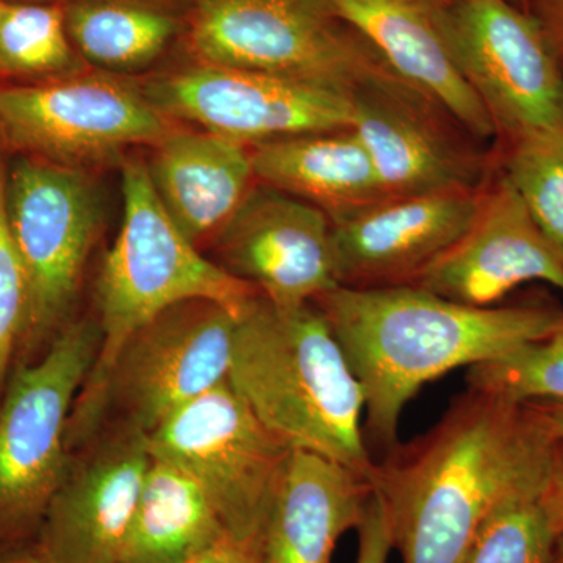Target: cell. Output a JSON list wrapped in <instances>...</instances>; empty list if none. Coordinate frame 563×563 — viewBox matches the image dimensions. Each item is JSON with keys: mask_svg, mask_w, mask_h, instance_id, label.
<instances>
[{"mask_svg": "<svg viewBox=\"0 0 563 563\" xmlns=\"http://www.w3.org/2000/svg\"><path fill=\"white\" fill-rule=\"evenodd\" d=\"M554 459L528 404L468 388L424 435L376 463L393 550L402 563H465L492 507Z\"/></svg>", "mask_w": 563, "mask_h": 563, "instance_id": "obj_1", "label": "cell"}, {"mask_svg": "<svg viewBox=\"0 0 563 563\" xmlns=\"http://www.w3.org/2000/svg\"><path fill=\"white\" fill-rule=\"evenodd\" d=\"M313 303L361 383L366 448L385 454L399 443L404 409L422 385L506 357L563 321V310L550 307L465 306L417 285L336 287Z\"/></svg>", "mask_w": 563, "mask_h": 563, "instance_id": "obj_2", "label": "cell"}, {"mask_svg": "<svg viewBox=\"0 0 563 563\" xmlns=\"http://www.w3.org/2000/svg\"><path fill=\"white\" fill-rule=\"evenodd\" d=\"M229 383L291 451L321 455L373 483L365 396L313 302L285 310L257 296L236 322Z\"/></svg>", "mask_w": 563, "mask_h": 563, "instance_id": "obj_3", "label": "cell"}, {"mask_svg": "<svg viewBox=\"0 0 563 563\" xmlns=\"http://www.w3.org/2000/svg\"><path fill=\"white\" fill-rule=\"evenodd\" d=\"M122 199L120 232L96 285L101 346L74 406L90 401L122 344L169 307L209 299L240 317L261 296L247 282L203 257L180 232L152 187L146 163L139 158L122 166Z\"/></svg>", "mask_w": 563, "mask_h": 563, "instance_id": "obj_4", "label": "cell"}, {"mask_svg": "<svg viewBox=\"0 0 563 563\" xmlns=\"http://www.w3.org/2000/svg\"><path fill=\"white\" fill-rule=\"evenodd\" d=\"M239 314L209 299L169 307L122 344L90 401L73 407L68 453L102 431L150 435L229 379Z\"/></svg>", "mask_w": 563, "mask_h": 563, "instance_id": "obj_5", "label": "cell"}, {"mask_svg": "<svg viewBox=\"0 0 563 563\" xmlns=\"http://www.w3.org/2000/svg\"><path fill=\"white\" fill-rule=\"evenodd\" d=\"M99 346L98 322L81 318L35 362L14 366L0 399V543L38 536L68 466L70 412Z\"/></svg>", "mask_w": 563, "mask_h": 563, "instance_id": "obj_6", "label": "cell"}, {"mask_svg": "<svg viewBox=\"0 0 563 563\" xmlns=\"http://www.w3.org/2000/svg\"><path fill=\"white\" fill-rule=\"evenodd\" d=\"M7 217L27 282L16 363L35 362L69 324L85 266L102 228V198L87 169L13 157Z\"/></svg>", "mask_w": 563, "mask_h": 563, "instance_id": "obj_7", "label": "cell"}, {"mask_svg": "<svg viewBox=\"0 0 563 563\" xmlns=\"http://www.w3.org/2000/svg\"><path fill=\"white\" fill-rule=\"evenodd\" d=\"M188 41L198 63L350 92L391 74L331 0H196Z\"/></svg>", "mask_w": 563, "mask_h": 563, "instance_id": "obj_8", "label": "cell"}, {"mask_svg": "<svg viewBox=\"0 0 563 563\" xmlns=\"http://www.w3.org/2000/svg\"><path fill=\"white\" fill-rule=\"evenodd\" d=\"M152 459L202 488L222 528L255 548L291 450L252 412L228 380L181 407L146 435Z\"/></svg>", "mask_w": 563, "mask_h": 563, "instance_id": "obj_9", "label": "cell"}, {"mask_svg": "<svg viewBox=\"0 0 563 563\" xmlns=\"http://www.w3.org/2000/svg\"><path fill=\"white\" fill-rule=\"evenodd\" d=\"M173 128L144 90L103 74L0 85V152L9 158L85 169L155 146Z\"/></svg>", "mask_w": 563, "mask_h": 563, "instance_id": "obj_10", "label": "cell"}, {"mask_svg": "<svg viewBox=\"0 0 563 563\" xmlns=\"http://www.w3.org/2000/svg\"><path fill=\"white\" fill-rule=\"evenodd\" d=\"M437 21L462 76L510 143L563 129L561 60L509 0H451Z\"/></svg>", "mask_w": 563, "mask_h": 563, "instance_id": "obj_11", "label": "cell"}, {"mask_svg": "<svg viewBox=\"0 0 563 563\" xmlns=\"http://www.w3.org/2000/svg\"><path fill=\"white\" fill-rule=\"evenodd\" d=\"M169 120L252 144L342 131L352 121L351 95L309 81L198 63L144 88Z\"/></svg>", "mask_w": 563, "mask_h": 563, "instance_id": "obj_12", "label": "cell"}, {"mask_svg": "<svg viewBox=\"0 0 563 563\" xmlns=\"http://www.w3.org/2000/svg\"><path fill=\"white\" fill-rule=\"evenodd\" d=\"M213 239L218 265L277 309H296L340 287L331 218L261 181Z\"/></svg>", "mask_w": 563, "mask_h": 563, "instance_id": "obj_13", "label": "cell"}, {"mask_svg": "<svg viewBox=\"0 0 563 563\" xmlns=\"http://www.w3.org/2000/svg\"><path fill=\"white\" fill-rule=\"evenodd\" d=\"M357 133L387 198L483 188L484 162L439 107L393 74L351 91ZM459 129V128H457Z\"/></svg>", "mask_w": 563, "mask_h": 563, "instance_id": "obj_14", "label": "cell"}, {"mask_svg": "<svg viewBox=\"0 0 563 563\" xmlns=\"http://www.w3.org/2000/svg\"><path fill=\"white\" fill-rule=\"evenodd\" d=\"M146 435L99 432L69 454L36 542L49 563H121L144 476Z\"/></svg>", "mask_w": 563, "mask_h": 563, "instance_id": "obj_15", "label": "cell"}, {"mask_svg": "<svg viewBox=\"0 0 563 563\" xmlns=\"http://www.w3.org/2000/svg\"><path fill=\"white\" fill-rule=\"evenodd\" d=\"M484 188L384 198L332 220L340 287L412 285L472 225Z\"/></svg>", "mask_w": 563, "mask_h": 563, "instance_id": "obj_16", "label": "cell"}, {"mask_svg": "<svg viewBox=\"0 0 563 563\" xmlns=\"http://www.w3.org/2000/svg\"><path fill=\"white\" fill-rule=\"evenodd\" d=\"M529 282L563 292V258L503 174L484 188L472 225L412 285L465 306L492 307Z\"/></svg>", "mask_w": 563, "mask_h": 563, "instance_id": "obj_17", "label": "cell"}, {"mask_svg": "<svg viewBox=\"0 0 563 563\" xmlns=\"http://www.w3.org/2000/svg\"><path fill=\"white\" fill-rule=\"evenodd\" d=\"M333 11L385 68L472 139L496 135L490 114L462 76L429 0H331Z\"/></svg>", "mask_w": 563, "mask_h": 563, "instance_id": "obj_18", "label": "cell"}, {"mask_svg": "<svg viewBox=\"0 0 563 563\" xmlns=\"http://www.w3.org/2000/svg\"><path fill=\"white\" fill-rule=\"evenodd\" d=\"M374 490L368 477L321 455L291 451L255 542L258 563H331L357 529Z\"/></svg>", "mask_w": 563, "mask_h": 563, "instance_id": "obj_19", "label": "cell"}, {"mask_svg": "<svg viewBox=\"0 0 563 563\" xmlns=\"http://www.w3.org/2000/svg\"><path fill=\"white\" fill-rule=\"evenodd\" d=\"M146 168L166 213L196 246L220 232L257 181L247 144L176 125L152 146Z\"/></svg>", "mask_w": 563, "mask_h": 563, "instance_id": "obj_20", "label": "cell"}, {"mask_svg": "<svg viewBox=\"0 0 563 563\" xmlns=\"http://www.w3.org/2000/svg\"><path fill=\"white\" fill-rule=\"evenodd\" d=\"M250 147L255 180L312 203L331 221L387 198L368 152L351 128Z\"/></svg>", "mask_w": 563, "mask_h": 563, "instance_id": "obj_21", "label": "cell"}, {"mask_svg": "<svg viewBox=\"0 0 563 563\" xmlns=\"http://www.w3.org/2000/svg\"><path fill=\"white\" fill-rule=\"evenodd\" d=\"M225 536L196 481L172 463L151 457L121 563H180Z\"/></svg>", "mask_w": 563, "mask_h": 563, "instance_id": "obj_22", "label": "cell"}, {"mask_svg": "<svg viewBox=\"0 0 563 563\" xmlns=\"http://www.w3.org/2000/svg\"><path fill=\"white\" fill-rule=\"evenodd\" d=\"M65 13L73 46L110 70L150 65L177 31L168 11L143 0H77Z\"/></svg>", "mask_w": 563, "mask_h": 563, "instance_id": "obj_23", "label": "cell"}, {"mask_svg": "<svg viewBox=\"0 0 563 563\" xmlns=\"http://www.w3.org/2000/svg\"><path fill=\"white\" fill-rule=\"evenodd\" d=\"M553 466L499 498L481 525L465 563H548L559 536L548 504Z\"/></svg>", "mask_w": 563, "mask_h": 563, "instance_id": "obj_24", "label": "cell"}, {"mask_svg": "<svg viewBox=\"0 0 563 563\" xmlns=\"http://www.w3.org/2000/svg\"><path fill=\"white\" fill-rule=\"evenodd\" d=\"M65 7L3 2L0 85L41 84L79 73Z\"/></svg>", "mask_w": 563, "mask_h": 563, "instance_id": "obj_25", "label": "cell"}, {"mask_svg": "<svg viewBox=\"0 0 563 563\" xmlns=\"http://www.w3.org/2000/svg\"><path fill=\"white\" fill-rule=\"evenodd\" d=\"M504 176L563 258V129L512 143Z\"/></svg>", "mask_w": 563, "mask_h": 563, "instance_id": "obj_26", "label": "cell"}, {"mask_svg": "<svg viewBox=\"0 0 563 563\" xmlns=\"http://www.w3.org/2000/svg\"><path fill=\"white\" fill-rule=\"evenodd\" d=\"M466 385L514 402H563V321L539 342L472 366Z\"/></svg>", "mask_w": 563, "mask_h": 563, "instance_id": "obj_27", "label": "cell"}, {"mask_svg": "<svg viewBox=\"0 0 563 563\" xmlns=\"http://www.w3.org/2000/svg\"><path fill=\"white\" fill-rule=\"evenodd\" d=\"M9 162L0 152V399L13 373L27 318V282L7 217Z\"/></svg>", "mask_w": 563, "mask_h": 563, "instance_id": "obj_28", "label": "cell"}, {"mask_svg": "<svg viewBox=\"0 0 563 563\" xmlns=\"http://www.w3.org/2000/svg\"><path fill=\"white\" fill-rule=\"evenodd\" d=\"M358 553L355 563H387L393 551L390 526L379 495L373 490L358 523Z\"/></svg>", "mask_w": 563, "mask_h": 563, "instance_id": "obj_29", "label": "cell"}, {"mask_svg": "<svg viewBox=\"0 0 563 563\" xmlns=\"http://www.w3.org/2000/svg\"><path fill=\"white\" fill-rule=\"evenodd\" d=\"M180 563H258V561L255 548L236 542L231 536H225L201 553L191 555Z\"/></svg>", "mask_w": 563, "mask_h": 563, "instance_id": "obj_30", "label": "cell"}, {"mask_svg": "<svg viewBox=\"0 0 563 563\" xmlns=\"http://www.w3.org/2000/svg\"><path fill=\"white\" fill-rule=\"evenodd\" d=\"M531 14L563 62V0H531Z\"/></svg>", "mask_w": 563, "mask_h": 563, "instance_id": "obj_31", "label": "cell"}, {"mask_svg": "<svg viewBox=\"0 0 563 563\" xmlns=\"http://www.w3.org/2000/svg\"><path fill=\"white\" fill-rule=\"evenodd\" d=\"M525 404H528L540 418L553 440L555 450L563 455V402L533 401Z\"/></svg>", "mask_w": 563, "mask_h": 563, "instance_id": "obj_32", "label": "cell"}, {"mask_svg": "<svg viewBox=\"0 0 563 563\" xmlns=\"http://www.w3.org/2000/svg\"><path fill=\"white\" fill-rule=\"evenodd\" d=\"M0 563H49L36 539L0 543Z\"/></svg>", "mask_w": 563, "mask_h": 563, "instance_id": "obj_33", "label": "cell"}, {"mask_svg": "<svg viewBox=\"0 0 563 563\" xmlns=\"http://www.w3.org/2000/svg\"><path fill=\"white\" fill-rule=\"evenodd\" d=\"M548 504L553 514L558 531H563V455L555 450L553 473L548 485Z\"/></svg>", "mask_w": 563, "mask_h": 563, "instance_id": "obj_34", "label": "cell"}, {"mask_svg": "<svg viewBox=\"0 0 563 563\" xmlns=\"http://www.w3.org/2000/svg\"><path fill=\"white\" fill-rule=\"evenodd\" d=\"M548 563H563V531L559 532V536L555 537Z\"/></svg>", "mask_w": 563, "mask_h": 563, "instance_id": "obj_35", "label": "cell"}, {"mask_svg": "<svg viewBox=\"0 0 563 563\" xmlns=\"http://www.w3.org/2000/svg\"><path fill=\"white\" fill-rule=\"evenodd\" d=\"M10 3H58V0H2Z\"/></svg>", "mask_w": 563, "mask_h": 563, "instance_id": "obj_36", "label": "cell"}, {"mask_svg": "<svg viewBox=\"0 0 563 563\" xmlns=\"http://www.w3.org/2000/svg\"><path fill=\"white\" fill-rule=\"evenodd\" d=\"M429 2H431L432 5L442 7L444 3L451 2V0H429Z\"/></svg>", "mask_w": 563, "mask_h": 563, "instance_id": "obj_37", "label": "cell"}, {"mask_svg": "<svg viewBox=\"0 0 563 563\" xmlns=\"http://www.w3.org/2000/svg\"><path fill=\"white\" fill-rule=\"evenodd\" d=\"M2 7H3V2H2V0H0V13H2Z\"/></svg>", "mask_w": 563, "mask_h": 563, "instance_id": "obj_38", "label": "cell"}]
</instances>
